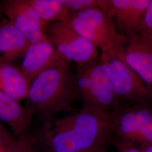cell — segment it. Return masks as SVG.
I'll return each mask as SVG.
<instances>
[{
  "mask_svg": "<svg viewBox=\"0 0 152 152\" xmlns=\"http://www.w3.org/2000/svg\"><path fill=\"white\" fill-rule=\"evenodd\" d=\"M32 138L43 152H77L108 146L113 137L108 113L82 107L63 117L42 121Z\"/></svg>",
  "mask_w": 152,
  "mask_h": 152,
  "instance_id": "1",
  "label": "cell"
},
{
  "mask_svg": "<svg viewBox=\"0 0 152 152\" xmlns=\"http://www.w3.org/2000/svg\"><path fill=\"white\" fill-rule=\"evenodd\" d=\"M78 97L76 76L66 63L37 77L29 86L26 99L35 116L43 121L72 110Z\"/></svg>",
  "mask_w": 152,
  "mask_h": 152,
  "instance_id": "2",
  "label": "cell"
},
{
  "mask_svg": "<svg viewBox=\"0 0 152 152\" xmlns=\"http://www.w3.org/2000/svg\"><path fill=\"white\" fill-rule=\"evenodd\" d=\"M69 22L77 32L99 49L100 58L104 61L117 56L125 42L126 36L100 9L71 12Z\"/></svg>",
  "mask_w": 152,
  "mask_h": 152,
  "instance_id": "3",
  "label": "cell"
},
{
  "mask_svg": "<svg viewBox=\"0 0 152 152\" xmlns=\"http://www.w3.org/2000/svg\"><path fill=\"white\" fill-rule=\"evenodd\" d=\"M75 76L82 107L108 113L121 104L114 94L108 65L100 57L87 64L77 66Z\"/></svg>",
  "mask_w": 152,
  "mask_h": 152,
  "instance_id": "4",
  "label": "cell"
},
{
  "mask_svg": "<svg viewBox=\"0 0 152 152\" xmlns=\"http://www.w3.org/2000/svg\"><path fill=\"white\" fill-rule=\"evenodd\" d=\"M108 115L117 141L140 148L152 145V110L146 104L121 103Z\"/></svg>",
  "mask_w": 152,
  "mask_h": 152,
  "instance_id": "5",
  "label": "cell"
},
{
  "mask_svg": "<svg viewBox=\"0 0 152 152\" xmlns=\"http://www.w3.org/2000/svg\"><path fill=\"white\" fill-rule=\"evenodd\" d=\"M46 35L59 54L77 66L85 65L100 57L98 49L71 26L69 22L48 24Z\"/></svg>",
  "mask_w": 152,
  "mask_h": 152,
  "instance_id": "6",
  "label": "cell"
},
{
  "mask_svg": "<svg viewBox=\"0 0 152 152\" xmlns=\"http://www.w3.org/2000/svg\"><path fill=\"white\" fill-rule=\"evenodd\" d=\"M105 61L109 67L114 94L120 102L146 105L152 102V87L117 55Z\"/></svg>",
  "mask_w": 152,
  "mask_h": 152,
  "instance_id": "7",
  "label": "cell"
},
{
  "mask_svg": "<svg viewBox=\"0 0 152 152\" xmlns=\"http://www.w3.org/2000/svg\"><path fill=\"white\" fill-rule=\"evenodd\" d=\"M117 56L152 87V36L140 32L125 34Z\"/></svg>",
  "mask_w": 152,
  "mask_h": 152,
  "instance_id": "8",
  "label": "cell"
},
{
  "mask_svg": "<svg viewBox=\"0 0 152 152\" xmlns=\"http://www.w3.org/2000/svg\"><path fill=\"white\" fill-rule=\"evenodd\" d=\"M0 9L31 44L48 40L45 32L47 24L40 19L28 0H5Z\"/></svg>",
  "mask_w": 152,
  "mask_h": 152,
  "instance_id": "9",
  "label": "cell"
},
{
  "mask_svg": "<svg viewBox=\"0 0 152 152\" xmlns=\"http://www.w3.org/2000/svg\"><path fill=\"white\" fill-rule=\"evenodd\" d=\"M66 63L53 45L46 40L31 44L24 55L20 71L30 86L34 80L44 71Z\"/></svg>",
  "mask_w": 152,
  "mask_h": 152,
  "instance_id": "10",
  "label": "cell"
},
{
  "mask_svg": "<svg viewBox=\"0 0 152 152\" xmlns=\"http://www.w3.org/2000/svg\"><path fill=\"white\" fill-rule=\"evenodd\" d=\"M150 0H106L105 11L124 34L137 32Z\"/></svg>",
  "mask_w": 152,
  "mask_h": 152,
  "instance_id": "11",
  "label": "cell"
},
{
  "mask_svg": "<svg viewBox=\"0 0 152 152\" xmlns=\"http://www.w3.org/2000/svg\"><path fill=\"white\" fill-rule=\"evenodd\" d=\"M35 116L29 106H22L18 101L0 91V121L10 127L18 139L28 135Z\"/></svg>",
  "mask_w": 152,
  "mask_h": 152,
  "instance_id": "12",
  "label": "cell"
},
{
  "mask_svg": "<svg viewBox=\"0 0 152 152\" xmlns=\"http://www.w3.org/2000/svg\"><path fill=\"white\" fill-rule=\"evenodd\" d=\"M29 41L8 20L0 22V54L1 59L11 62L24 55Z\"/></svg>",
  "mask_w": 152,
  "mask_h": 152,
  "instance_id": "13",
  "label": "cell"
},
{
  "mask_svg": "<svg viewBox=\"0 0 152 152\" xmlns=\"http://www.w3.org/2000/svg\"><path fill=\"white\" fill-rule=\"evenodd\" d=\"M29 88L20 69L0 59V91L19 102L27 98Z\"/></svg>",
  "mask_w": 152,
  "mask_h": 152,
  "instance_id": "14",
  "label": "cell"
},
{
  "mask_svg": "<svg viewBox=\"0 0 152 152\" xmlns=\"http://www.w3.org/2000/svg\"><path fill=\"white\" fill-rule=\"evenodd\" d=\"M40 19L47 24L69 22L71 12L65 0H28Z\"/></svg>",
  "mask_w": 152,
  "mask_h": 152,
  "instance_id": "15",
  "label": "cell"
},
{
  "mask_svg": "<svg viewBox=\"0 0 152 152\" xmlns=\"http://www.w3.org/2000/svg\"><path fill=\"white\" fill-rule=\"evenodd\" d=\"M71 12H77L90 9L99 8L104 10L106 0H65Z\"/></svg>",
  "mask_w": 152,
  "mask_h": 152,
  "instance_id": "16",
  "label": "cell"
},
{
  "mask_svg": "<svg viewBox=\"0 0 152 152\" xmlns=\"http://www.w3.org/2000/svg\"><path fill=\"white\" fill-rule=\"evenodd\" d=\"M32 139L27 136L16 139L10 144L0 147V152H34Z\"/></svg>",
  "mask_w": 152,
  "mask_h": 152,
  "instance_id": "17",
  "label": "cell"
},
{
  "mask_svg": "<svg viewBox=\"0 0 152 152\" xmlns=\"http://www.w3.org/2000/svg\"><path fill=\"white\" fill-rule=\"evenodd\" d=\"M137 32L152 36V0H150Z\"/></svg>",
  "mask_w": 152,
  "mask_h": 152,
  "instance_id": "18",
  "label": "cell"
},
{
  "mask_svg": "<svg viewBox=\"0 0 152 152\" xmlns=\"http://www.w3.org/2000/svg\"><path fill=\"white\" fill-rule=\"evenodd\" d=\"M16 139L14 138L9 132L0 121V147L7 145L14 141Z\"/></svg>",
  "mask_w": 152,
  "mask_h": 152,
  "instance_id": "19",
  "label": "cell"
},
{
  "mask_svg": "<svg viewBox=\"0 0 152 152\" xmlns=\"http://www.w3.org/2000/svg\"><path fill=\"white\" fill-rule=\"evenodd\" d=\"M115 142L117 152H142L139 147L130 143L117 140Z\"/></svg>",
  "mask_w": 152,
  "mask_h": 152,
  "instance_id": "20",
  "label": "cell"
},
{
  "mask_svg": "<svg viewBox=\"0 0 152 152\" xmlns=\"http://www.w3.org/2000/svg\"><path fill=\"white\" fill-rule=\"evenodd\" d=\"M107 148H108V146L95 147V148H92L88 149L77 152H107Z\"/></svg>",
  "mask_w": 152,
  "mask_h": 152,
  "instance_id": "21",
  "label": "cell"
},
{
  "mask_svg": "<svg viewBox=\"0 0 152 152\" xmlns=\"http://www.w3.org/2000/svg\"><path fill=\"white\" fill-rule=\"evenodd\" d=\"M142 152H152V145L143 147L140 148Z\"/></svg>",
  "mask_w": 152,
  "mask_h": 152,
  "instance_id": "22",
  "label": "cell"
},
{
  "mask_svg": "<svg viewBox=\"0 0 152 152\" xmlns=\"http://www.w3.org/2000/svg\"><path fill=\"white\" fill-rule=\"evenodd\" d=\"M0 7H1V6H0Z\"/></svg>",
  "mask_w": 152,
  "mask_h": 152,
  "instance_id": "23",
  "label": "cell"
}]
</instances>
